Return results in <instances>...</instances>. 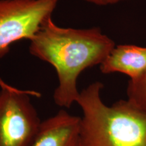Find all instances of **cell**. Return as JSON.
<instances>
[{
    "label": "cell",
    "instance_id": "6da1fadb",
    "mask_svg": "<svg viewBox=\"0 0 146 146\" xmlns=\"http://www.w3.org/2000/svg\"><path fill=\"white\" fill-rule=\"evenodd\" d=\"M115 46L114 41L98 27L64 28L50 18L30 41L29 52L55 68L58 85L54 102L70 108L79 96L76 82L81 72L103 63Z\"/></svg>",
    "mask_w": 146,
    "mask_h": 146
},
{
    "label": "cell",
    "instance_id": "7a4b0ae2",
    "mask_svg": "<svg viewBox=\"0 0 146 146\" xmlns=\"http://www.w3.org/2000/svg\"><path fill=\"white\" fill-rule=\"evenodd\" d=\"M104 85L91 83L79 94L80 146H146V113L128 100L108 106L100 93Z\"/></svg>",
    "mask_w": 146,
    "mask_h": 146
},
{
    "label": "cell",
    "instance_id": "3957f363",
    "mask_svg": "<svg viewBox=\"0 0 146 146\" xmlns=\"http://www.w3.org/2000/svg\"><path fill=\"white\" fill-rule=\"evenodd\" d=\"M0 146H31L41 122L30 95L0 79Z\"/></svg>",
    "mask_w": 146,
    "mask_h": 146
},
{
    "label": "cell",
    "instance_id": "277c9868",
    "mask_svg": "<svg viewBox=\"0 0 146 146\" xmlns=\"http://www.w3.org/2000/svg\"><path fill=\"white\" fill-rule=\"evenodd\" d=\"M60 0H0V58L12 43L31 41L52 18Z\"/></svg>",
    "mask_w": 146,
    "mask_h": 146
},
{
    "label": "cell",
    "instance_id": "5b68a950",
    "mask_svg": "<svg viewBox=\"0 0 146 146\" xmlns=\"http://www.w3.org/2000/svg\"><path fill=\"white\" fill-rule=\"evenodd\" d=\"M81 117L61 110L41 122L31 146H80Z\"/></svg>",
    "mask_w": 146,
    "mask_h": 146
},
{
    "label": "cell",
    "instance_id": "8992f818",
    "mask_svg": "<svg viewBox=\"0 0 146 146\" xmlns=\"http://www.w3.org/2000/svg\"><path fill=\"white\" fill-rule=\"evenodd\" d=\"M104 74L120 72L135 79L146 74V47L133 45L115 46L100 65Z\"/></svg>",
    "mask_w": 146,
    "mask_h": 146
},
{
    "label": "cell",
    "instance_id": "52a82bcc",
    "mask_svg": "<svg viewBox=\"0 0 146 146\" xmlns=\"http://www.w3.org/2000/svg\"><path fill=\"white\" fill-rule=\"evenodd\" d=\"M127 93L128 101L146 113V74L135 79H130Z\"/></svg>",
    "mask_w": 146,
    "mask_h": 146
},
{
    "label": "cell",
    "instance_id": "ba28073f",
    "mask_svg": "<svg viewBox=\"0 0 146 146\" xmlns=\"http://www.w3.org/2000/svg\"><path fill=\"white\" fill-rule=\"evenodd\" d=\"M84 1H86L92 4L100 5V6H104V5H114L122 1H127V0H83Z\"/></svg>",
    "mask_w": 146,
    "mask_h": 146
}]
</instances>
